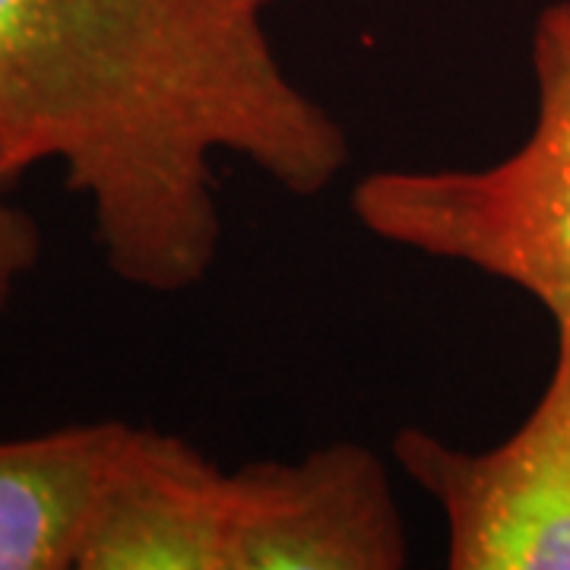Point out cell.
I'll return each instance as SVG.
<instances>
[{
    "label": "cell",
    "mask_w": 570,
    "mask_h": 570,
    "mask_svg": "<svg viewBox=\"0 0 570 570\" xmlns=\"http://www.w3.org/2000/svg\"><path fill=\"white\" fill-rule=\"evenodd\" d=\"M273 3L0 0V190L61 163L121 283H204L223 245L216 156L295 197L348 165L343 124L269 41Z\"/></svg>",
    "instance_id": "6da1fadb"
},
{
    "label": "cell",
    "mask_w": 570,
    "mask_h": 570,
    "mask_svg": "<svg viewBox=\"0 0 570 570\" xmlns=\"http://www.w3.org/2000/svg\"><path fill=\"white\" fill-rule=\"evenodd\" d=\"M535 118L527 140L485 168L374 171L352 190L365 232L517 285L570 326V0L532 26Z\"/></svg>",
    "instance_id": "7a4b0ae2"
},
{
    "label": "cell",
    "mask_w": 570,
    "mask_h": 570,
    "mask_svg": "<svg viewBox=\"0 0 570 570\" xmlns=\"http://www.w3.org/2000/svg\"><path fill=\"white\" fill-rule=\"evenodd\" d=\"M393 456L444 513L450 570H570V326L508 441L472 453L403 428Z\"/></svg>",
    "instance_id": "3957f363"
},
{
    "label": "cell",
    "mask_w": 570,
    "mask_h": 570,
    "mask_svg": "<svg viewBox=\"0 0 570 570\" xmlns=\"http://www.w3.org/2000/svg\"><path fill=\"white\" fill-rule=\"evenodd\" d=\"M409 542L384 460L330 444L228 475L225 570H400Z\"/></svg>",
    "instance_id": "277c9868"
},
{
    "label": "cell",
    "mask_w": 570,
    "mask_h": 570,
    "mask_svg": "<svg viewBox=\"0 0 570 570\" xmlns=\"http://www.w3.org/2000/svg\"><path fill=\"white\" fill-rule=\"evenodd\" d=\"M228 475L178 434L127 425L77 570H225Z\"/></svg>",
    "instance_id": "5b68a950"
},
{
    "label": "cell",
    "mask_w": 570,
    "mask_h": 570,
    "mask_svg": "<svg viewBox=\"0 0 570 570\" xmlns=\"http://www.w3.org/2000/svg\"><path fill=\"white\" fill-rule=\"evenodd\" d=\"M124 422L0 441V570H70Z\"/></svg>",
    "instance_id": "8992f818"
},
{
    "label": "cell",
    "mask_w": 570,
    "mask_h": 570,
    "mask_svg": "<svg viewBox=\"0 0 570 570\" xmlns=\"http://www.w3.org/2000/svg\"><path fill=\"white\" fill-rule=\"evenodd\" d=\"M39 257V223L20 206L7 204L0 190V311L10 305L22 279L36 269Z\"/></svg>",
    "instance_id": "52a82bcc"
}]
</instances>
